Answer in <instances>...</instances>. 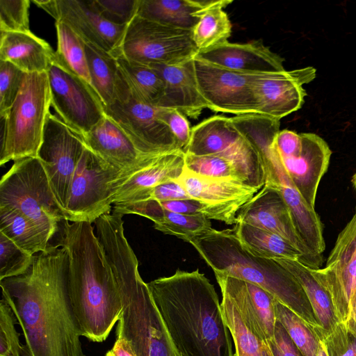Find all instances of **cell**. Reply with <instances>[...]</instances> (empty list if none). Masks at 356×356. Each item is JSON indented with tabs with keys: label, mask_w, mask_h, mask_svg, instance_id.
Returning a JSON list of instances; mask_svg holds the SVG:
<instances>
[{
	"label": "cell",
	"mask_w": 356,
	"mask_h": 356,
	"mask_svg": "<svg viewBox=\"0 0 356 356\" xmlns=\"http://www.w3.org/2000/svg\"><path fill=\"white\" fill-rule=\"evenodd\" d=\"M154 70L164 83V94L158 107L173 108L185 116L197 118L207 104L200 92L193 59L182 64L146 65Z\"/></svg>",
	"instance_id": "cell-25"
},
{
	"label": "cell",
	"mask_w": 356,
	"mask_h": 356,
	"mask_svg": "<svg viewBox=\"0 0 356 356\" xmlns=\"http://www.w3.org/2000/svg\"><path fill=\"white\" fill-rule=\"evenodd\" d=\"M105 356H115L113 353L111 351V350H110L109 351H108L106 354Z\"/></svg>",
	"instance_id": "cell-55"
},
{
	"label": "cell",
	"mask_w": 356,
	"mask_h": 356,
	"mask_svg": "<svg viewBox=\"0 0 356 356\" xmlns=\"http://www.w3.org/2000/svg\"><path fill=\"white\" fill-rule=\"evenodd\" d=\"M300 134L301 152L290 156H279L293 184L307 203L314 208L318 185L327 170L332 152L319 136L313 133Z\"/></svg>",
	"instance_id": "cell-23"
},
{
	"label": "cell",
	"mask_w": 356,
	"mask_h": 356,
	"mask_svg": "<svg viewBox=\"0 0 356 356\" xmlns=\"http://www.w3.org/2000/svg\"><path fill=\"white\" fill-rule=\"evenodd\" d=\"M0 232L31 255L44 252L51 238L17 209L0 207Z\"/></svg>",
	"instance_id": "cell-33"
},
{
	"label": "cell",
	"mask_w": 356,
	"mask_h": 356,
	"mask_svg": "<svg viewBox=\"0 0 356 356\" xmlns=\"http://www.w3.org/2000/svg\"><path fill=\"white\" fill-rule=\"evenodd\" d=\"M322 343L327 356H356V322H339Z\"/></svg>",
	"instance_id": "cell-41"
},
{
	"label": "cell",
	"mask_w": 356,
	"mask_h": 356,
	"mask_svg": "<svg viewBox=\"0 0 356 356\" xmlns=\"http://www.w3.org/2000/svg\"><path fill=\"white\" fill-rule=\"evenodd\" d=\"M287 269L303 288L321 324L320 338H325L339 323L332 297L313 272V268L298 260L275 259Z\"/></svg>",
	"instance_id": "cell-29"
},
{
	"label": "cell",
	"mask_w": 356,
	"mask_h": 356,
	"mask_svg": "<svg viewBox=\"0 0 356 356\" xmlns=\"http://www.w3.org/2000/svg\"><path fill=\"white\" fill-rule=\"evenodd\" d=\"M51 106L57 116L83 136L105 116L104 106L94 89L54 56L47 70Z\"/></svg>",
	"instance_id": "cell-12"
},
{
	"label": "cell",
	"mask_w": 356,
	"mask_h": 356,
	"mask_svg": "<svg viewBox=\"0 0 356 356\" xmlns=\"http://www.w3.org/2000/svg\"><path fill=\"white\" fill-rule=\"evenodd\" d=\"M220 305L235 346L236 356H263V341L244 323L234 303L224 293H222Z\"/></svg>",
	"instance_id": "cell-38"
},
{
	"label": "cell",
	"mask_w": 356,
	"mask_h": 356,
	"mask_svg": "<svg viewBox=\"0 0 356 356\" xmlns=\"http://www.w3.org/2000/svg\"><path fill=\"white\" fill-rule=\"evenodd\" d=\"M177 180L191 198L207 207L210 220L227 225L236 223L241 208L260 190L240 181L202 177L186 166Z\"/></svg>",
	"instance_id": "cell-20"
},
{
	"label": "cell",
	"mask_w": 356,
	"mask_h": 356,
	"mask_svg": "<svg viewBox=\"0 0 356 356\" xmlns=\"http://www.w3.org/2000/svg\"><path fill=\"white\" fill-rule=\"evenodd\" d=\"M352 184L353 185V187L356 191V172L353 175L352 177Z\"/></svg>",
	"instance_id": "cell-54"
},
{
	"label": "cell",
	"mask_w": 356,
	"mask_h": 356,
	"mask_svg": "<svg viewBox=\"0 0 356 356\" xmlns=\"http://www.w3.org/2000/svg\"><path fill=\"white\" fill-rule=\"evenodd\" d=\"M15 316L6 301L0 302V356H22L24 347L15 328Z\"/></svg>",
	"instance_id": "cell-43"
},
{
	"label": "cell",
	"mask_w": 356,
	"mask_h": 356,
	"mask_svg": "<svg viewBox=\"0 0 356 356\" xmlns=\"http://www.w3.org/2000/svg\"><path fill=\"white\" fill-rule=\"evenodd\" d=\"M184 152L222 156L234 164L243 183L259 189L265 184L266 172L259 153L231 118L213 115L193 127Z\"/></svg>",
	"instance_id": "cell-10"
},
{
	"label": "cell",
	"mask_w": 356,
	"mask_h": 356,
	"mask_svg": "<svg viewBox=\"0 0 356 356\" xmlns=\"http://www.w3.org/2000/svg\"><path fill=\"white\" fill-rule=\"evenodd\" d=\"M185 166V153L181 149L159 156L142 169L113 182L112 204L124 203L141 191L177 179Z\"/></svg>",
	"instance_id": "cell-26"
},
{
	"label": "cell",
	"mask_w": 356,
	"mask_h": 356,
	"mask_svg": "<svg viewBox=\"0 0 356 356\" xmlns=\"http://www.w3.org/2000/svg\"><path fill=\"white\" fill-rule=\"evenodd\" d=\"M112 211L147 218L154 222V229L184 241L211 228L210 219L204 215L171 212L154 200L114 204Z\"/></svg>",
	"instance_id": "cell-27"
},
{
	"label": "cell",
	"mask_w": 356,
	"mask_h": 356,
	"mask_svg": "<svg viewBox=\"0 0 356 356\" xmlns=\"http://www.w3.org/2000/svg\"><path fill=\"white\" fill-rule=\"evenodd\" d=\"M317 356H327L325 350L324 348V346L323 345V343H321V346L320 347V349L318 350V353L317 354Z\"/></svg>",
	"instance_id": "cell-53"
},
{
	"label": "cell",
	"mask_w": 356,
	"mask_h": 356,
	"mask_svg": "<svg viewBox=\"0 0 356 356\" xmlns=\"http://www.w3.org/2000/svg\"><path fill=\"white\" fill-rule=\"evenodd\" d=\"M92 1L100 15L116 25H127L137 13L138 0Z\"/></svg>",
	"instance_id": "cell-45"
},
{
	"label": "cell",
	"mask_w": 356,
	"mask_h": 356,
	"mask_svg": "<svg viewBox=\"0 0 356 356\" xmlns=\"http://www.w3.org/2000/svg\"><path fill=\"white\" fill-rule=\"evenodd\" d=\"M232 2L230 0H208L207 6L198 13L200 19L191 33L199 51L227 41L231 36L232 24L223 8Z\"/></svg>",
	"instance_id": "cell-34"
},
{
	"label": "cell",
	"mask_w": 356,
	"mask_h": 356,
	"mask_svg": "<svg viewBox=\"0 0 356 356\" xmlns=\"http://www.w3.org/2000/svg\"><path fill=\"white\" fill-rule=\"evenodd\" d=\"M209 266L220 272L257 284L313 327L321 324L297 279L274 259L256 257L240 243L232 229L212 227L186 241Z\"/></svg>",
	"instance_id": "cell-5"
},
{
	"label": "cell",
	"mask_w": 356,
	"mask_h": 356,
	"mask_svg": "<svg viewBox=\"0 0 356 356\" xmlns=\"http://www.w3.org/2000/svg\"><path fill=\"white\" fill-rule=\"evenodd\" d=\"M232 232L241 245L252 254L261 258L298 260L302 263V254L287 241L270 231L238 222Z\"/></svg>",
	"instance_id": "cell-32"
},
{
	"label": "cell",
	"mask_w": 356,
	"mask_h": 356,
	"mask_svg": "<svg viewBox=\"0 0 356 356\" xmlns=\"http://www.w3.org/2000/svg\"><path fill=\"white\" fill-rule=\"evenodd\" d=\"M196 80L207 108L236 115L259 113L250 73L234 71L195 56Z\"/></svg>",
	"instance_id": "cell-15"
},
{
	"label": "cell",
	"mask_w": 356,
	"mask_h": 356,
	"mask_svg": "<svg viewBox=\"0 0 356 356\" xmlns=\"http://www.w3.org/2000/svg\"><path fill=\"white\" fill-rule=\"evenodd\" d=\"M186 199L192 198L178 180L174 179L141 191L134 195L124 203L149 200L161 202Z\"/></svg>",
	"instance_id": "cell-46"
},
{
	"label": "cell",
	"mask_w": 356,
	"mask_h": 356,
	"mask_svg": "<svg viewBox=\"0 0 356 356\" xmlns=\"http://www.w3.org/2000/svg\"><path fill=\"white\" fill-rule=\"evenodd\" d=\"M82 138L87 148L121 172L118 179L142 169L161 156L141 153L107 115Z\"/></svg>",
	"instance_id": "cell-22"
},
{
	"label": "cell",
	"mask_w": 356,
	"mask_h": 356,
	"mask_svg": "<svg viewBox=\"0 0 356 356\" xmlns=\"http://www.w3.org/2000/svg\"><path fill=\"white\" fill-rule=\"evenodd\" d=\"M34 256L0 232V281L25 273L31 266Z\"/></svg>",
	"instance_id": "cell-40"
},
{
	"label": "cell",
	"mask_w": 356,
	"mask_h": 356,
	"mask_svg": "<svg viewBox=\"0 0 356 356\" xmlns=\"http://www.w3.org/2000/svg\"><path fill=\"white\" fill-rule=\"evenodd\" d=\"M86 147L81 135L57 115L51 113L48 114L37 157L40 160L53 192L64 211L72 180Z\"/></svg>",
	"instance_id": "cell-14"
},
{
	"label": "cell",
	"mask_w": 356,
	"mask_h": 356,
	"mask_svg": "<svg viewBox=\"0 0 356 356\" xmlns=\"http://www.w3.org/2000/svg\"><path fill=\"white\" fill-rule=\"evenodd\" d=\"M313 272L329 291L339 322H347L356 291V211L339 234L325 267Z\"/></svg>",
	"instance_id": "cell-16"
},
{
	"label": "cell",
	"mask_w": 356,
	"mask_h": 356,
	"mask_svg": "<svg viewBox=\"0 0 356 356\" xmlns=\"http://www.w3.org/2000/svg\"><path fill=\"white\" fill-rule=\"evenodd\" d=\"M122 216L111 212L94 222L122 304L116 338L127 340L136 356H180L139 273L137 257L124 235Z\"/></svg>",
	"instance_id": "cell-3"
},
{
	"label": "cell",
	"mask_w": 356,
	"mask_h": 356,
	"mask_svg": "<svg viewBox=\"0 0 356 356\" xmlns=\"http://www.w3.org/2000/svg\"><path fill=\"white\" fill-rule=\"evenodd\" d=\"M273 145L281 156L297 155L302 149L301 134L288 129L280 131L274 138Z\"/></svg>",
	"instance_id": "cell-49"
},
{
	"label": "cell",
	"mask_w": 356,
	"mask_h": 356,
	"mask_svg": "<svg viewBox=\"0 0 356 356\" xmlns=\"http://www.w3.org/2000/svg\"><path fill=\"white\" fill-rule=\"evenodd\" d=\"M111 351L115 356H136L130 343L123 338H116Z\"/></svg>",
	"instance_id": "cell-50"
},
{
	"label": "cell",
	"mask_w": 356,
	"mask_h": 356,
	"mask_svg": "<svg viewBox=\"0 0 356 356\" xmlns=\"http://www.w3.org/2000/svg\"><path fill=\"white\" fill-rule=\"evenodd\" d=\"M207 0H138L136 15L165 25L192 30Z\"/></svg>",
	"instance_id": "cell-31"
},
{
	"label": "cell",
	"mask_w": 356,
	"mask_h": 356,
	"mask_svg": "<svg viewBox=\"0 0 356 356\" xmlns=\"http://www.w3.org/2000/svg\"><path fill=\"white\" fill-rule=\"evenodd\" d=\"M30 3L29 0H0V31H30Z\"/></svg>",
	"instance_id": "cell-42"
},
{
	"label": "cell",
	"mask_w": 356,
	"mask_h": 356,
	"mask_svg": "<svg viewBox=\"0 0 356 356\" xmlns=\"http://www.w3.org/2000/svg\"><path fill=\"white\" fill-rule=\"evenodd\" d=\"M157 117L168 127L184 152L191 136V128L186 116L176 109L157 107Z\"/></svg>",
	"instance_id": "cell-47"
},
{
	"label": "cell",
	"mask_w": 356,
	"mask_h": 356,
	"mask_svg": "<svg viewBox=\"0 0 356 356\" xmlns=\"http://www.w3.org/2000/svg\"><path fill=\"white\" fill-rule=\"evenodd\" d=\"M25 72L12 63L0 60V117H4L22 86Z\"/></svg>",
	"instance_id": "cell-44"
},
{
	"label": "cell",
	"mask_w": 356,
	"mask_h": 356,
	"mask_svg": "<svg viewBox=\"0 0 356 356\" xmlns=\"http://www.w3.org/2000/svg\"><path fill=\"white\" fill-rule=\"evenodd\" d=\"M0 207L17 209L51 238L66 220L47 172L38 157L15 161L0 181Z\"/></svg>",
	"instance_id": "cell-8"
},
{
	"label": "cell",
	"mask_w": 356,
	"mask_h": 356,
	"mask_svg": "<svg viewBox=\"0 0 356 356\" xmlns=\"http://www.w3.org/2000/svg\"><path fill=\"white\" fill-rule=\"evenodd\" d=\"M104 111L141 153L159 156L181 149L168 127L158 118L157 107L135 98L129 88Z\"/></svg>",
	"instance_id": "cell-13"
},
{
	"label": "cell",
	"mask_w": 356,
	"mask_h": 356,
	"mask_svg": "<svg viewBox=\"0 0 356 356\" xmlns=\"http://www.w3.org/2000/svg\"><path fill=\"white\" fill-rule=\"evenodd\" d=\"M351 317L356 322V291L353 300Z\"/></svg>",
	"instance_id": "cell-52"
},
{
	"label": "cell",
	"mask_w": 356,
	"mask_h": 356,
	"mask_svg": "<svg viewBox=\"0 0 356 356\" xmlns=\"http://www.w3.org/2000/svg\"><path fill=\"white\" fill-rule=\"evenodd\" d=\"M33 2L56 22L67 25L84 42L108 54L118 47L127 26L114 24L104 19L92 0H37Z\"/></svg>",
	"instance_id": "cell-18"
},
{
	"label": "cell",
	"mask_w": 356,
	"mask_h": 356,
	"mask_svg": "<svg viewBox=\"0 0 356 356\" xmlns=\"http://www.w3.org/2000/svg\"><path fill=\"white\" fill-rule=\"evenodd\" d=\"M121 172L86 147L71 182L66 220L94 223L112 212L113 184Z\"/></svg>",
	"instance_id": "cell-11"
},
{
	"label": "cell",
	"mask_w": 356,
	"mask_h": 356,
	"mask_svg": "<svg viewBox=\"0 0 356 356\" xmlns=\"http://www.w3.org/2000/svg\"><path fill=\"white\" fill-rule=\"evenodd\" d=\"M54 53L49 43L31 31H1L0 60L25 73L47 72Z\"/></svg>",
	"instance_id": "cell-28"
},
{
	"label": "cell",
	"mask_w": 356,
	"mask_h": 356,
	"mask_svg": "<svg viewBox=\"0 0 356 356\" xmlns=\"http://www.w3.org/2000/svg\"><path fill=\"white\" fill-rule=\"evenodd\" d=\"M50 106L47 72L25 73L16 99L7 114L1 118V165L38 156Z\"/></svg>",
	"instance_id": "cell-6"
},
{
	"label": "cell",
	"mask_w": 356,
	"mask_h": 356,
	"mask_svg": "<svg viewBox=\"0 0 356 356\" xmlns=\"http://www.w3.org/2000/svg\"><path fill=\"white\" fill-rule=\"evenodd\" d=\"M91 85L104 107L113 104L128 86L124 79L117 60L92 44L84 42Z\"/></svg>",
	"instance_id": "cell-30"
},
{
	"label": "cell",
	"mask_w": 356,
	"mask_h": 356,
	"mask_svg": "<svg viewBox=\"0 0 356 356\" xmlns=\"http://www.w3.org/2000/svg\"><path fill=\"white\" fill-rule=\"evenodd\" d=\"M280 127V123L274 120L259 118L250 122L244 127L243 134L261 157L266 172L265 183L276 188L281 194L305 245L313 253L323 257L325 244L321 219L288 176L273 145Z\"/></svg>",
	"instance_id": "cell-7"
},
{
	"label": "cell",
	"mask_w": 356,
	"mask_h": 356,
	"mask_svg": "<svg viewBox=\"0 0 356 356\" xmlns=\"http://www.w3.org/2000/svg\"><path fill=\"white\" fill-rule=\"evenodd\" d=\"M147 284L180 356H234L218 293L204 273L178 269Z\"/></svg>",
	"instance_id": "cell-2"
},
{
	"label": "cell",
	"mask_w": 356,
	"mask_h": 356,
	"mask_svg": "<svg viewBox=\"0 0 356 356\" xmlns=\"http://www.w3.org/2000/svg\"><path fill=\"white\" fill-rule=\"evenodd\" d=\"M273 356H304L282 323L277 320L273 338L266 342Z\"/></svg>",
	"instance_id": "cell-48"
},
{
	"label": "cell",
	"mask_w": 356,
	"mask_h": 356,
	"mask_svg": "<svg viewBox=\"0 0 356 356\" xmlns=\"http://www.w3.org/2000/svg\"><path fill=\"white\" fill-rule=\"evenodd\" d=\"M198 52L191 30L136 15L127 24L118 47L111 54L143 65H178L193 59Z\"/></svg>",
	"instance_id": "cell-9"
},
{
	"label": "cell",
	"mask_w": 356,
	"mask_h": 356,
	"mask_svg": "<svg viewBox=\"0 0 356 356\" xmlns=\"http://www.w3.org/2000/svg\"><path fill=\"white\" fill-rule=\"evenodd\" d=\"M276 319L284 327L304 356H317L322 341L315 329L300 316L279 302H275Z\"/></svg>",
	"instance_id": "cell-37"
},
{
	"label": "cell",
	"mask_w": 356,
	"mask_h": 356,
	"mask_svg": "<svg viewBox=\"0 0 356 356\" xmlns=\"http://www.w3.org/2000/svg\"><path fill=\"white\" fill-rule=\"evenodd\" d=\"M262 354L263 356H273L268 344L264 341H263Z\"/></svg>",
	"instance_id": "cell-51"
},
{
	"label": "cell",
	"mask_w": 356,
	"mask_h": 356,
	"mask_svg": "<svg viewBox=\"0 0 356 356\" xmlns=\"http://www.w3.org/2000/svg\"><path fill=\"white\" fill-rule=\"evenodd\" d=\"M200 59L236 72L262 73L284 71V59L261 40L233 43L228 40L199 51Z\"/></svg>",
	"instance_id": "cell-24"
},
{
	"label": "cell",
	"mask_w": 356,
	"mask_h": 356,
	"mask_svg": "<svg viewBox=\"0 0 356 356\" xmlns=\"http://www.w3.org/2000/svg\"><path fill=\"white\" fill-rule=\"evenodd\" d=\"M243 222L270 231L284 238L302 255V264L320 268L323 257L313 253L300 236L291 211L280 192L266 184L254 196L243 205L236 218Z\"/></svg>",
	"instance_id": "cell-17"
},
{
	"label": "cell",
	"mask_w": 356,
	"mask_h": 356,
	"mask_svg": "<svg viewBox=\"0 0 356 356\" xmlns=\"http://www.w3.org/2000/svg\"><path fill=\"white\" fill-rule=\"evenodd\" d=\"M120 71L131 95L137 99L158 107L164 94V83L148 65L115 57Z\"/></svg>",
	"instance_id": "cell-35"
},
{
	"label": "cell",
	"mask_w": 356,
	"mask_h": 356,
	"mask_svg": "<svg viewBox=\"0 0 356 356\" xmlns=\"http://www.w3.org/2000/svg\"><path fill=\"white\" fill-rule=\"evenodd\" d=\"M58 245L68 257L67 286L81 336L104 341L122 311L121 298L92 223L64 220Z\"/></svg>",
	"instance_id": "cell-4"
},
{
	"label": "cell",
	"mask_w": 356,
	"mask_h": 356,
	"mask_svg": "<svg viewBox=\"0 0 356 356\" xmlns=\"http://www.w3.org/2000/svg\"><path fill=\"white\" fill-rule=\"evenodd\" d=\"M65 248L51 246L34 256L24 274L0 281L2 298L23 331L26 356H86L67 286Z\"/></svg>",
	"instance_id": "cell-1"
},
{
	"label": "cell",
	"mask_w": 356,
	"mask_h": 356,
	"mask_svg": "<svg viewBox=\"0 0 356 356\" xmlns=\"http://www.w3.org/2000/svg\"><path fill=\"white\" fill-rule=\"evenodd\" d=\"M260 115L280 120L300 109L307 93L302 86L313 81L316 70L306 67L292 71L250 73Z\"/></svg>",
	"instance_id": "cell-19"
},
{
	"label": "cell",
	"mask_w": 356,
	"mask_h": 356,
	"mask_svg": "<svg viewBox=\"0 0 356 356\" xmlns=\"http://www.w3.org/2000/svg\"><path fill=\"white\" fill-rule=\"evenodd\" d=\"M213 273L221 293L229 298L248 327L261 341L270 340L277 321V299L257 284L220 272Z\"/></svg>",
	"instance_id": "cell-21"
},
{
	"label": "cell",
	"mask_w": 356,
	"mask_h": 356,
	"mask_svg": "<svg viewBox=\"0 0 356 356\" xmlns=\"http://www.w3.org/2000/svg\"><path fill=\"white\" fill-rule=\"evenodd\" d=\"M55 25L58 42L55 55L92 87L84 42L65 24L56 22Z\"/></svg>",
	"instance_id": "cell-36"
},
{
	"label": "cell",
	"mask_w": 356,
	"mask_h": 356,
	"mask_svg": "<svg viewBox=\"0 0 356 356\" xmlns=\"http://www.w3.org/2000/svg\"><path fill=\"white\" fill-rule=\"evenodd\" d=\"M185 163L186 168L196 175L209 178L232 179L243 182L234 164L222 156L185 154Z\"/></svg>",
	"instance_id": "cell-39"
}]
</instances>
